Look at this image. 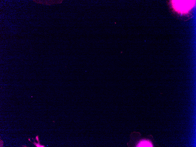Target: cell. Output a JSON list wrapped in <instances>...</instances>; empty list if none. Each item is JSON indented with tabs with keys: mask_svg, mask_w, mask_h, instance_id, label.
Segmentation results:
<instances>
[{
	"mask_svg": "<svg viewBox=\"0 0 196 147\" xmlns=\"http://www.w3.org/2000/svg\"><path fill=\"white\" fill-rule=\"evenodd\" d=\"M137 147H153V145L151 142L148 140H142L140 141Z\"/></svg>",
	"mask_w": 196,
	"mask_h": 147,
	"instance_id": "2",
	"label": "cell"
},
{
	"mask_svg": "<svg viewBox=\"0 0 196 147\" xmlns=\"http://www.w3.org/2000/svg\"><path fill=\"white\" fill-rule=\"evenodd\" d=\"M172 5L174 9L178 12H187L194 6L195 2L194 0H173Z\"/></svg>",
	"mask_w": 196,
	"mask_h": 147,
	"instance_id": "1",
	"label": "cell"
}]
</instances>
